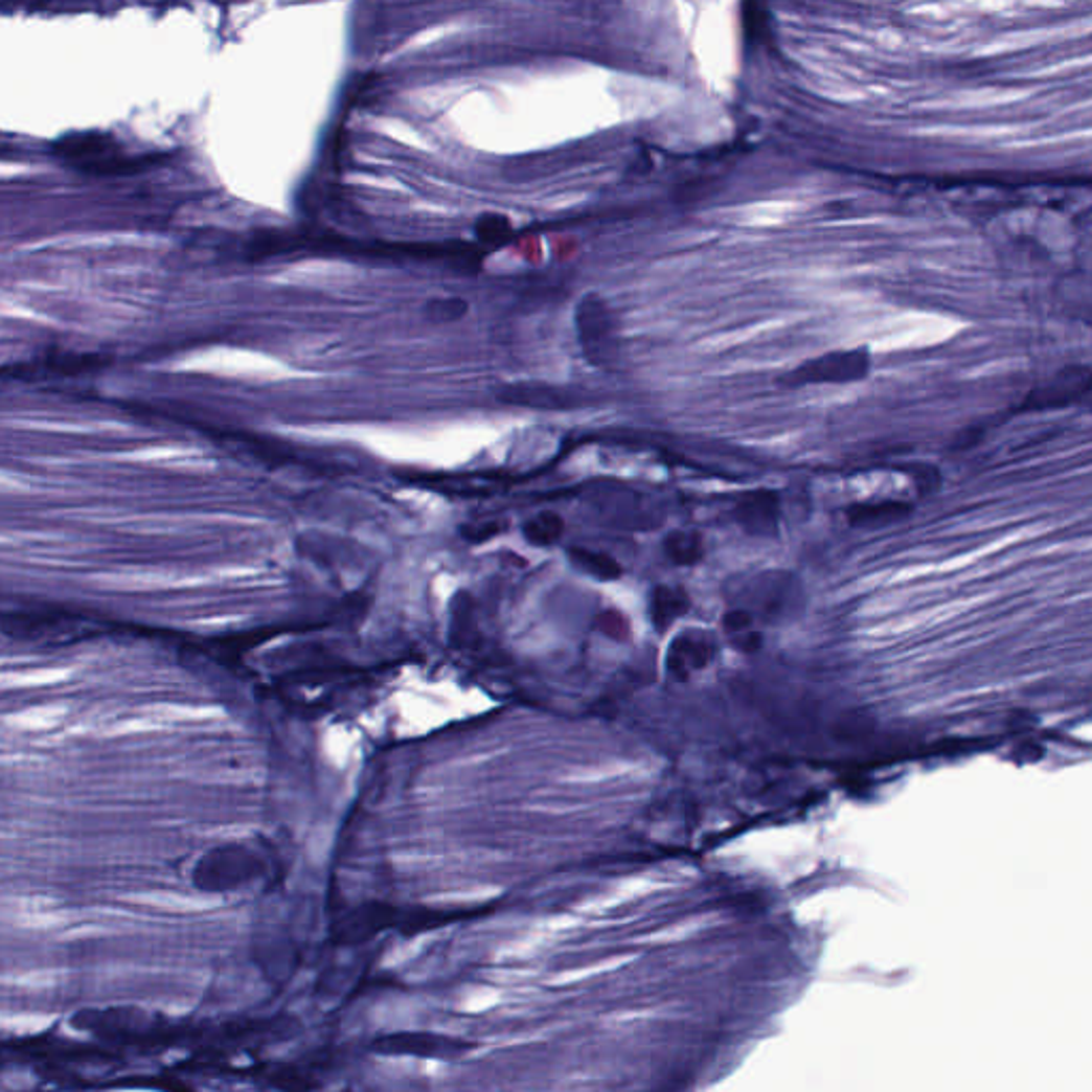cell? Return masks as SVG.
Returning <instances> with one entry per match:
<instances>
[{
  "instance_id": "1",
  "label": "cell",
  "mask_w": 1092,
  "mask_h": 1092,
  "mask_svg": "<svg viewBox=\"0 0 1092 1092\" xmlns=\"http://www.w3.org/2000/svg\"><path fill=\"white\" fill-rule=\"evenodd\" d=\"M576 338L587 363L597 369H611L621 357L619 322L611 303L595 293H587L574 308Z\"/></svg>"
},
{
  "instance_id": "2",
  "label": "cell",
  "mask_w": 1092,
  "mask_h": 1092,
  "mask_svg": "<svg viewBox=\"0 0 1092 1092\" xmlns=\"http://www.w3.org/2000/svg\"><path fill=\"white\" fill-rule=\"evenodd\" d=\"M738 599V609L759 615L767 621H779L792 617L802 609V585L792 572L769 570L743 578L732 589Z\"/></svg>"
},
{
  "instance_id": "3",
  "label": "cell",
  "mask_w": 1092,
  "mask_h": 1092,
  "mask_svg": "<svg viewBox=\"0 0 1092 1092\" xmlns=\"http://www.w3.org/2000/svg\"><path fill=\"white\" fill-rule=\"evenodd\" d=\"M53 152L88 174L114 176L139 169V160L131 158L114 137L103 133L67 135L53 143Z\"/></svg>"
},
{
  "instance_id": "4",
  "label": "cell",
  "mask_w": 1092,
  "mask_h": 1092,
  "mask_svg": "<svg viewBox=\"0 0 1092 1092\" xmlns=\"http://www.w3.org/2000/svg\"><path fill=\"white\" fill-rule=\"evenodd\" d=\"M870 361L864 348L856 350H835L822 357L809 359L781 376L786 387H809V385H847L858 382L868 373Z\"/></svg>"
},
{
  "instance_id": "5",
  "label": "cell",
  "mask_w": 1092,
  "mask_h": 1092,
  "mask_svg": "<svg viewBox=\"0 0 1092 1092\" xmlns=\"http://www.w3.org/2000/svg\"><path fill=\"white\" fill-rule=\"evenodd\" d=\"M502 404L542 410V412H566L585 406V400L566 387L546 385V382H517L504 387L498 395Z\"/></svg>"
},
{
  "instance_id": "6",
  "label": "cell",
  "mask_w": 1092,
  "mask_h": 1092,
  "mask_svg": "<svg viewBox=\"0 0 1092 1092\" xmlns=\"http://www.w3.org/2000/svg\"><path fill=\"white\" fill-rule=\"evenodd\" d=\"M715 655L718 642L711 634L702 630H685L679 636H675V640L668 646L666 668L675 679L685 681L693 673H700L711 664Z\"/></svg>"
},
{
  "instance_id": "7",
  "label": "cell",
  "mask_w": 1092,
  "mask_h": 1092,
  "mask_svg": "<svg viewBox=\"0 0 1092 1092\" xmlns=\"http://www.w3.org/2000/svg\"><path fill=\"white\" fill-rule=\"evenodd\" d=\"M732 517L738 527L753 538H777L781 519V502L777 491L757 488L751 491V494H745L736 502Z\"/></svg>"
},
{
  "instance_id": "8",
  "label": "cell",
  "mask_w": 1092,
  "mask_h": 1092,
  "mask_svg": "<svg viewBox=\"0 0 1092 1092\" xmlns=\"http://www.w3.org/2000/svg\"><path fill=\"white\" fill-rule=\"evenodd\" d=\"M689 611V597L683 589L670 585H658L651 591L649 615L655 630H668Z\"/></svg>"
},
{
  "instance_id": "9",
  "label": "cell",
  "mask_w": 1092,
  "mask_h": 1092,
  "mask_svg": "<svg viewBox=\"0 0 1092 1092\" xmlns=\"http://www.w3.org/2000/svg\"><path fill=\"white\" fill-rule=\"evenodd\" d=\"M568 560L578 572H583L595 581H602V583L617 581L623 574V568L619 566V562L602 551H591V549H583V546H572V549H568Z\"/></svg>"
},
{
  "instance_id": "10",
  "label": "cell",
  "mask_w": 1092,
  "mask_h": 1092,
  "mask_svg": "<svg viewBox=\"0 0 1092 1092\" xmlns=\"http://www.w3.org/2000/svg\"><path fill=\"white\" fill-rule=\"evenodd\" d=\"M662 549L675 566H696L704 558V540L693 529H675L666 533Z\"/></svg>"
},
{
  "instance_id": "11",
  "label": "cell",
  "mask_w": 1092,
  "mask_h": 1092,
  "mask_svg": "<svg viewBox=\"0 0 1092 1092\" xmlns=\"http://www.w3.org/2000/svg\"><path fill=\"white\" fill-rule=\"evenodd\" d=\"M564 531H566V523H564L562 515H558L553 510H542L523 525L525 542H529L531 546H540V549L558 544L564 536Z\"/></svg>"
},
{
  "instance_id": "12",
  "label": "cell",
  "mask_w": 1092,
  "mask_h": 1092,
  "mask_svg": "<svg viewBox=\"0 0 1092 1092\" xmlns=\"http://www.w3.org/2000/svg\"><path fill=\"white\" fill-rule=\"evenodd\" d=\"M65 713H67V708L61 704H43V706H30V708H26V711L7 718V722L22 730H47V728L59 726L61 720L65 718Z\"/></svg>"
},
{
  "instance_id": "13",
  "label": "cell",
  "mask_w": 1092,
  "mask_h": 1092,
  "mask_svg": "<svg viewBox=\"0 0 1092 1092\" xmlns=\"http://www.w3.org/2000/svg\"><path fill=\"white\" fill-rule=\"evenodd\" d=\"M753 615L745 609H732L724 615V628L732 636V640L741 646V651H755L761 644V636L751 630Z\"/></svg>"
},
{
  "instance_id": "14",
  "label": "cell",
  "mask_w": 1092,
  "mask_h": 1092,
  "mask_svg": "<svg viewBox=\"0 0 1092 1092\" xmlns=\"http://www.w3.org/2000/svg\"><path fill=\"white\" fill-rule=\"evenodd\" d=\"M137 901H143L152 907H158V909H167V911H178V913H184V911H203L207 907H211L213 901L209 898H201V896H182V894H174V892H154V894H139Z\"/></svg>"
},
{
  "instance_id": "15",
  "label": "cell",
  "mask_w": 1092,
  "mask_h": 1092,
  "mask_svg": "<svg viewBox=\"0 0 1092 1092\" xmlns=\"http://www.w3.org/2000/svg\"><path fill=\"white\" fill-rule=\"evenodd\" d=\"M476 235L486 246H502L513 237V225L506 215L484 213L476 223Z\"/></svg>"
},
{
  "instance_id": "16",
  "label": "cell",
  "mask_w": 1092,
  "mask_h": 1092,
  "mask_svg": "<svg viewBox=\"0 0 1092 1092\" xmlns=\"http://www.w3.org/2000/svg\"><path fill=\"white\" fill-rule=\"evenodd\" d=\"M150 713L156 720H180V722H188V720L201 722V720H207L209 715H221L218 708L186 706V704H156L154 708H150Z\"/></svg>"
},
{
  "instance_id": "17",
  "label": "cell",
  "mask_w": 1092,
  "mask_h": 1092,
  "mask_svg": "<svg viewBox=\"0 0 1092 1092\" xmlns=\"http://www.w3.org/2000/svg\"><path fill=\"white\" fill-rule=\"evenodd\" d=\"M743 30L749 41H761L769 35V20L764 14L761 0H743Z\"/></svg>"
},
{
  "instance_id": "18",
  "label": "cell",
  "mask_w": 1092,
  "mask_h": 1092,
  "mask_svg": "<svg viewBox=\"0 0 1092 1092\" xmlns=\"http://www.w3.org/2000/svg\"><path fill=\"white\" fill-rule=\"evenodd\" d=\"M1024 96H1026L1024 90H999V88H993V90H977V92L962 94L960 96V105H964V107H988V105L1014 103V100H1020Z\"/></svg>"
},
{
  "instance_id": "19",
  "label": "cell",
  "mask_w": 1092,
  "mask_h": 1092,
  "mask_svg": "<svg viewBox=\"0 0 1092 1092\" xmlns=\"http://www.w3.org/2000/svg\"><path fill=\"white\" fill-rule=\"evenodd\" d=\"M894 515H898V506H890V504H882V506L858 504L847 510V519L856 527L878 525V523H882V519H892Z\"/></svg>"
},
{
  "instance_id": "20",
  "label": "cell",
  "mask_w": 1092,
  "mask_h": 1092,
  "mask_svg": "<svg viewBox=\"0 0 1092 1092\" xmlns=\"http://www.w3.org/2000/svg\"><path fill=\"white\" fill-rule=\"evenodd\" d=\"M465 310H468V303L457 299V297L455 299H445V301H433L431 308H429L431 316L438 318V320H457V318H461L465 314Z\"/></svg>"
},
{
  "instance_id": "21",
  "label": "cell",
  "mask_w": 1092,
  "mask_h": 1092,
  "mask_svg": "<svg viewBox=\"0 0 1092 1092\" xmlns=\"http://www.w3.org/2000/svg\"><path fill=\"white\" fill-rule=\"evenodd\" d=\"M49 1022H51V1018H47V1016H37V1014H35V1016H16L14 1020H5V1026L12 1028V1030H16V1032L26 1034V1032H39V1030H43Z\"/></svg>"
},
{
  "instance_id": "22",
  "label": "cell",
  "mask_w": 1092,
  "mask_h": 1092,
  "mask_svg": "<svg viewBox=\"0 0 1092 1092\" xmlns=\"http://www.w3.org/2000/svg\"><path fill=\"white\" fill-rule=\"evenodd\" d=\"M65 677H67L65 670H41V673H32V675H26V677H16V685H20V687L47 685V683L63 681Z\"/></svg>"
},
{
  "instance_id": "23",
  "label": "cell",
  "mask_w": 1092,
  "mask_h": 1092,
  "mask_svg": "<svg viewBox=\"0 0 1092 1092\" xmlns=\"http://www.w3.org/2000/svg\"><path fill=\"white\" fill-rule=\"evenodd\" d=\"M969 3L984 12H1001V9L1009 7L1011 0H969Z\"/></svg>"
},
{
  "instance_id": "24",
  "label": "cell",
  "mask_w": 1092,
  "mask_h": 1092,
  "mask_svg": "<svg viewBox=\"0 0 1092 1092\" xmlns=\"http://www.w3.org/2000/svg\"><path fill=\"white\" fill-rule=\"evenodd\" d=\"M1026 3L1028 5H1040V7H1054V5L1061 3V0H1026Z\"/></svg>"
}]
</instances>
